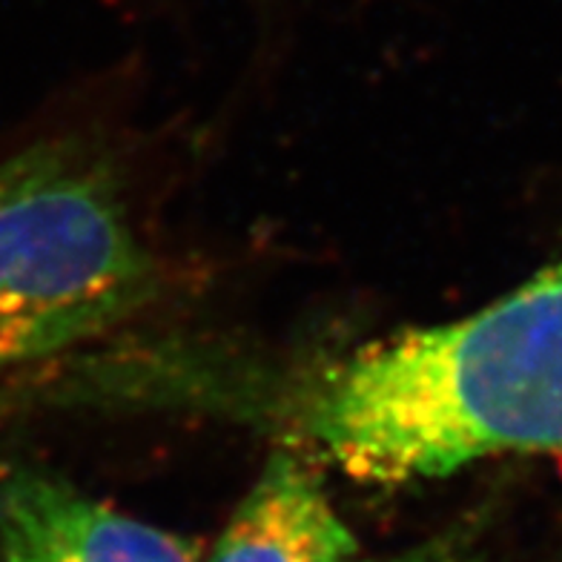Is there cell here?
I'll use <instances>...</instances> for the list:
<instances>
[{"label": "cell", "mask_w": 562, "mask_h": 562, "mask_svg": "<svg viewBox=\"0 0 562 562\" xmlns=\"http://www.w3.org/2000/svg\"><path fill=\"white\" fill-rule=\"evenodd\" d=\"M167 288L104 149L64 135L0 153V376L130 325Z\"/></svg>", "instance_id": "obj_2"}, {"label": "cell", "mask_w": 562, "mask_h": 562, "mask_svg": "<svg viewBox=\"0 0 562 562\" xmlns=\"http://www.w3.org/2000/svg\"><path fill=\"white\" fill-rule=\"evenodd\" d=\"M153 400L276 430L364 485L442 480L496 457L562 459V259L503 299L341 356L267 368L153 359Z\"/></svg>", "instance_id": "obj_1"}, {"label": "cell", "mask_w": 562, "mask_h": 562, "mask_svg": "<svg viewBox=\"0 0 562 562\" xmlns=\"http://www.w3.org/2000/svg\"><path fill=\"white\" fill-rule=\"evenodd\" d=\"M0 562H201V551L46 468L12 465L0 471Z\"/></svg>", "instance_id": "obj_3"}, {"label": "cell", "mask_w": 562, "mask_h": 562, "mask_svg": "<svg viewBox=\"0 0 562 562\" xmlns=\"http://www.w3.org/2000/svg\"><path fill=\"white\" fill-rule=\"evenodd\" d=\"M485 537H488V508H476L396 554H356L348 562H485Z\"/></svg>", "instance_id": "obj_5"}, {"label": "cell", "mask_w": 562, "mask_h": 562, "mask_svg": "<svg viewBox=\"0 0 562 562\" xmlns=\"http://www.w3.org/2000/svg\"><path fill=\"white\" fill-rule=\"evenodd\" d=\"M359 542L313 459L281 445L218 537L210 562H348Z\"/></svg>", "instance_id": "obj_4"}]
</instances>
